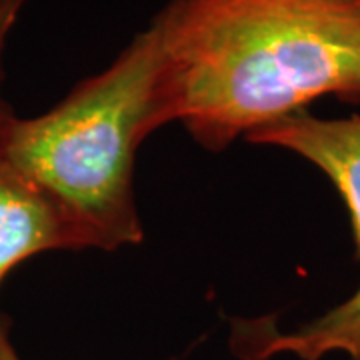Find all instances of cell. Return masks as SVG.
Returning a JSON list of instances; mask_svg holds the SVG:
<instances>
[{"mask_svg": "<svg viewBox=\"0 0 360 360\" xmlns=\"http://www.w3.org/2000/svg\"><path fill=\"white\" fill-rule=\"evenodd\" d=\"M150 26L172 122L206 150L360 101V0H168Z\"/></svg>", "mask_w": 360, "mask_h": 360, "instance_id": "6da1fadb", "label": "cell"}, {"mask_svg": "<svg viewBox=\"0 0 360 360\" xmlns=\"http://www.w3.org/2000/svg\"><path fill=\"white\" fill-rule=\"evenodd\" d=\"M170 122L162 56L148 26L51 110L14 116L2 153L63 208L82 248L116 250L142 243L136 155Z\"/></svg>", "mask_w": 360, "mask_h": 360, "instance_id": "7a4b0ae2", "label": "cell"}, {"mask_svg": "<svg viewBox=\"0 0 360 360\" xmlns=\"http://www.w3.org/2000/svg\"><path fill=\"white\" fill-rule=\"evenodd\" d=\"M246 141L295 153L333 182L347 205L360 258V115L319 118L300 112L248 134ZM234 348L245 360L281 354L298 360L345 354L360 360V284L347 300L295 330H278L272 319L234 326Z\"/></svg>", "mask_w": 360, "mask_h": 360, "instance_id": "3957f363", "label": "cell"}, {"mask_svg": "<svg viewBox=\"0 0 360 360\" xmlns=\"http://www.w3.org/2000/svg\"><path fill=\"white\" fill-rule=\"evenodd\" d=\"M63 208L0 148V284L14 266L49 250H78Z\"/></svg>", "mask_w": 360, "mask_h": 360, "instance_id": "277c9868", "label": "cell"}, {"mask_svg": "<svg viewBox=\"0 0 360 360\" xmlns=\"http://www.w3.org/2000/svg\"><path fill=\"white\" fill-rule=\"evenodd\" d=\"M28 0H0V148L4 144L8 127L13 122L14 110L11 108L8 101L2 94V84H4V56L8 49V40L13 37L14 28L18 25L20 16L25 13Z\"/></svg>", "mask_w": 360, "mask_h": 360, "instance_id": "5b68a950", "label": "cell"}, {"mask_svg": "<svg viewBox=\"0 0 360 360\" xmlns=\"http://www.w3.org/2000/svg\"><path fill=\"white\" fill-rule=\"evenodd\" d=\"M0 360H22L13 345L8 322L4 321L2 316H0Z\"/></svg>", "mask_w": 360, "mask_h": 360, "instance_id": "8992f818", "label": "cell"}]
</instances>
